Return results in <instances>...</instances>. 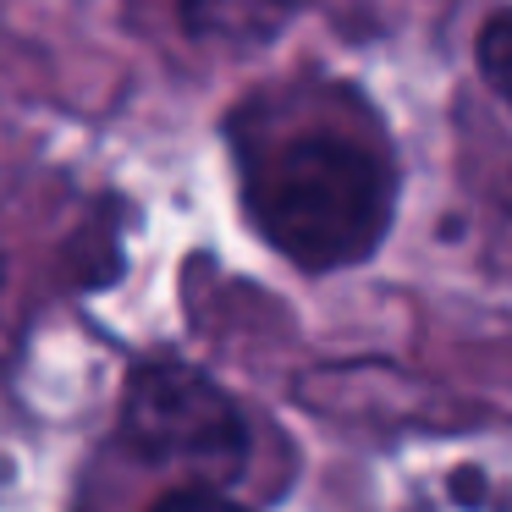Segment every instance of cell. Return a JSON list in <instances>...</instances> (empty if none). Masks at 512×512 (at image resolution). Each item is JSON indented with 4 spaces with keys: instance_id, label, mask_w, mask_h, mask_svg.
<instances>
[{
    "instance_id": "4",
    "label": "cell",
    "mask_w": 512,
    "mask_h": 512,
    "mask_svg": "<svg viewBox=\"0 0 512 512\" xmlns=\"http://www.w3.org/2000/svg\"><path fill=\"white\" fill-rule=\"evenodd\" d=\"M479 72H485V83L496 89V100L512 111V12H496L485 28H479Z\"/></svg>"
},
{
    "instance_id": "1",
    "label": "cell",
    "mask_w": 512,
    "mask_h": 512,
    "mask_svg": "<svg viewBox=\"0 0 512 512\" xmlns=\"http://www.w3.org/2000/svg\"><path fill=\"white\" fill-rule=\"evenodd\" d=\"M254 232L298 270L364 265L397 215V160L375 105L347 83L265 89L232 116Z\"/></svg>"
},
{
    "instance_id": "3",
    "label": "cell",
    "mask_w": 512,
    "mask_h": 512,
    "mask_svg": "<svg viewBox=\"0 0 512 512\" xmlns=\"http://www.w3.org/2000/svg\"><path fill=\"white\" fill-rule=\"evenodd\" d=\"M303 12V0H182V28L215 50H259Z\"/></svg>"
},
{
    "instance_id": "5",
    "label": "cell",
    "mask_w": 512,
    "mask_h": 512,
    "mask_svg": "<svg viewBox=\"0 0 512 512\" xmlns=\"http://www.w3.org/2000/svg\"><path fill=\"white\" fill-rule=\"evenodd\" d=\"M155 512H248V507H243V501H232L221 485H188V490L160 496Z\"/></svg>"
},
{
    "instance_id": "2",
    "label": "cell",
    "mask_w": 512,
    "mask_h": 512,
    "mask_svg": "<svg viewBox=\"0 0 512 512\" xmlns=\"http://www.w3.org/2000/svg\"><path fill=\"white\" fill-rule=\"evenodd\" d=\"M122 446L155 468H188L199 485H232L248 468V419L204 369L149 358L122 391Z\"/></svg>"
}]
</instances>
